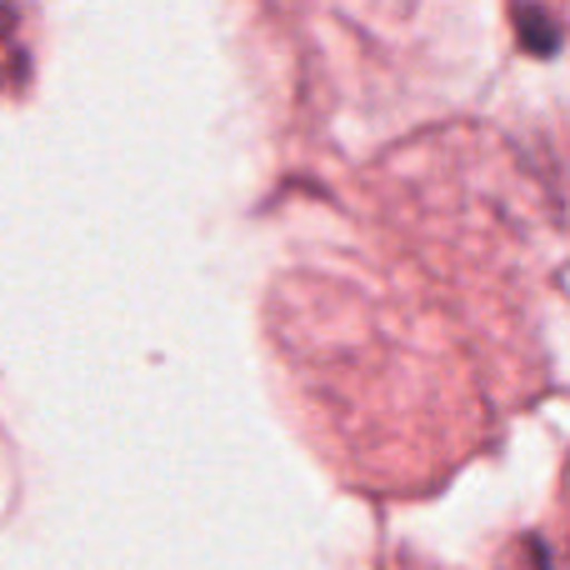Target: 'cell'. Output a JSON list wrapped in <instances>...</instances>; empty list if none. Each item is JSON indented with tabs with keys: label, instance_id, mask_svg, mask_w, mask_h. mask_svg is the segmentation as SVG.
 Wrapping results in <instances>:
<instances>
[{
	"label": "cell",
	"instance_id": "cell-1",
	"mask_svg": "<svg viewBox=\"0 0 570 570\" xmlns=\"http://www.w3.org/2000/svg\"><path fill=\"white\" fill-rule=\"evenodd\" d=\"M501 570H570V561H561V556L541 541H521L511 556H505Z\"/></svg>",
	"mask_w": 570,
	"mask_h": 570
}]
</instances>
